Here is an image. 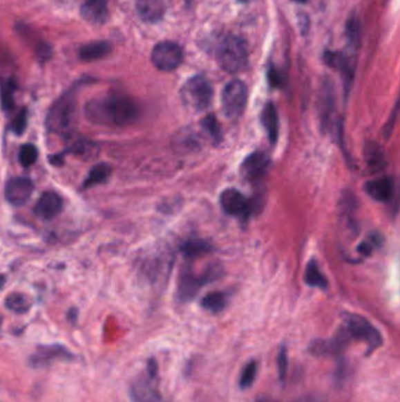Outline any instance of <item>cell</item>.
Masks as SVG:
<instances>
[{"label":"cell","mask_w":400,"mask_h":402,"mask_svg":"<svg viewBox=\"0 0 400 402\" xmlns=\"http://www.w3.org/2000/svg\"><path fill=\"white\" fill-rule=\"evenodd\" d=\"M86 118L95 125L124 127L132 125L140 116V109L124 94H111L91 100L85 107Z\"/></svg>","instance_id":"1"},{"label":"cell","mask_w":400,"mask_h":402,"mask_svg":"<svg viewBox=\"0 0 400 402\" xmlns=\"http://www.w3.org/2000/svg\"><path fill=\"white\" fill-rule=\"evenodd\" d=\"M75 120L77 97L74 92H67L53 104L47 114V129L59 136H66L72 132Z\"/></svg>","instance_id":"2"},{"label":"cell","mask_w":400,"mask_h":402,"mask_svg":"<svg viewBox=\"0 0 400 402\" xmlns=\"http://www.w3.org/2000/svg\"><path fill=\"white\" fill-rule=\"evenodd\" d=\"M342 331L351 341H359L366 345V354H371L383 345V336L365 318L358 314H345Z\"/></svg>","instance_id":"3"},{"label":"cell","mask_w":400,"mask_h":402,"mask_svg":"<svg viewBox=\"0 0 400 402\" xmlns=\"http://www.w3.org/2000/svg\"><path fill=\"white\" fill-rule=\"evenodd\" d=\"M218 60L222 70L228 73H237L248 65V48L241 38L229 35L222 40L218 46Z\"/></svg>","instance_id":"4"},{"label":"cell","mask_w":400,"mask_h":402,"mask_svg":"<svg viewBox=\"0 0 400 402\" xmlns=\"http://www.w3.org/2000/svg\"><path fill=\"white\" fill-rule=\"evenodd\" d=\"M213 87L202 75H196L189 79L181 90L183 105L195 113H200L208 109L213 100Z\"/></svg>","instance_id":"5"},{"label":"cell","mask_w":400,"mask_h":402,"mask_svg":"<svg viewBox=\"0 0 400 402\" xmlns=\"http://www.w3.org/2000/svg\"><path fill=\"white\" fill-rule=\"evenodd\" d=\"M131 398L133 402H167L158 386V363L149 360L147 375L136 379L131 386Z\"/></svg>","instance_id":"6"},{"label":"cell","mask_w":400,"mask_h":402,"mask_svg":"<svg viewBox=\"0 0 400 402\" xmlns=\"http://www.w3.org/2000/svg\"><path fill=\"white\" fill-rule=\"evenodd\" d=\"M248 102V89L241 80L228 82L222 92V109L229 119H237L245 112Z\"/></svg>","instance_id":"7"},{"label":"cell","mask_w":400,"mask_h":402,"mask_svg":"<svg viewBox=\"0 0 400 402\" xmlns=\"http://www.w3.org/2000/svg\"><path fill=\"white\" fill-rule=\"evenodd\" d=\"M171 255L167 250L159 248L144 259L141 271L148 282H164L171 268Z\"/></svg>","instance_id":"8"},{"label":"cell","mask_w":400,"mask_h":402,"mask_svg":"<svg viewBox=\"0 0 400 402\" xmlns=\"http://www.w3.org/2000/svg\"><path fill=\"white\" fill-rule=\"evenodd\" d=\"M183 51L178 44L164 42L154 47L152 52V62L154 66L164 72L176 70L182 64Z\"/></svg>","instance_id":"9"},{"label":"cell","mask_w":400,"mask_h":402,"mask_svg":"<svg viewBox=\"0 0 400 402\" xmlns=\"http://www.w3.org/2000/svg\"><path fill=\"white\" fill-rule=\"evenodd\" d=\"M218 268L213 267L211 270L207 271L206 273L198 277L194 272L189 270L183 271L180 275L179 289H178V295L181 301H191L193 298L196 297L200 289L207 282L214 280L218 277Z\"/></svg>","instance_id":"10"},{"label":"cell","mask_w":400,"mask_h":402,"mask_svg":"<svg viewBox=\"0 0 400 402\" xmlns=\"http://www.w3.org/2000/svg\"><path fill=\"white\" fill-rule=\"evenodd\" d=\"M220 203L222 210L226 212L227 214L243 220L248 219L253 212L251 200L235 188H228L226 191L222 192Z\"/></svg>","instance_id":"11"},{"label":"cell","mask_w":400,"mask_h":402,"mask_svg":"<svg viewBox=\"0 0 400 402\" xmlns=\"http://www.w3.org/2000/svg\"><path fill=\"white\" fill-rule=\"evenodd\" d=\"M35 185L31 179L16 176L8 180L5 186V198L13 206H23L30 200Z\"/></svg>","instance_id":"12"},{"label":"cell","mask_w":400,"mask_h":402,"mask_svg":"<svg viewBox=\"0 0 400 402\" xmlns=\"http://www.w3.org/2000/svg\"><path fill=\"white\" fill-rule=\"evenodd\" d=\"M269 164H270V159L267 153L262 151L251 153L245 158L242 164V174L250 183H258L267 176Z\"/></svg>","instance_id":"13"},{"label":"cell","mask_w":400,"mask_h":402,"mask_svg":"<svg viewBox=\"0 0 400 402\" xmlns=\"http://www.w3.org/2000/svg\"><path fill=\"white\" fill-rule=\"evenodd\" d=\"M350 344L342 329L330 339H317L311 342L309 351L315 356H337L342 354L344 348Z\"/></svg>","instance_id":"14"},{"label":"cell","mask_w":400,"mask_h":402,"mask_svg":"<svg viewBox=\"0 0 400 402\" xmlns=\"http://www.w3.org/2000/svg\"><path fill=\"white\" fill-rule=\"evenodd\" d=\"M62 200L55 192H45L37 201L35 213L43 220H52L61 212Z\"/></svg>","instance_id":"15"},{"label":"cell","mask_w":400,"mask_h":402,"mask_svg":"<svg viewBox=\"0 0 400 402\" xmlns=\"http://www.w3.org/2000/svg\"><path fill=\"white\" fill-rule=\"evenodd\" d=\"M365 192L376 201L388 203L392 199L394 193V181L391 176H381L377 179L370 180L365 185Z\"/></svg>","instance_id":"16"},{"label":"cell","mask_w":400,"mask_h":402,"mask_svg":"<svg viewBox=\"0 0 400 402\" xmlns=\"http://www.w3.org/2000/svg\"><path fill=\"white\" fill-rule=\"evenodd\" d=\"M73 358L68 349L62 346H41L32 356L31 363L35 367L47 366L55 360H70Z\"/></svg>","instance_id":"17"},{"label":"cell","mask_w":400,"mask_h":402,"mask_svg":"<svg viewBox=\"0 0 400 402\" xmlns=\"http://www.w3.org/2000/svg\"><path fill=\"white\" fill-rule=\"evenodd\" d=\"M136 11L147 23H158L166 13V0H136Z\"/></svg>","instance_id":"18"},{"label":"cell","mask_w":400,"mask_h":402,"mask_svg":"<svg viewBox=\"0 0 400 402\" xmlns=\"http://www.w3.org/2000/svg\"><path fill=\"white\" fill-rule=\"evenodd\" d=\"M82 15L91 24L100 25L105 23L108 18L107 0H85L82 4Z\"/></svg>","instance_id":"19"},{"label":"cell","mask_w":400,"mask_h":402,"mask_svg":"<svg viewBox=\"0 0 400 402\" xmlns=\"http://www.w3.org/2000/svg\"><path fill=\"white\" fill-rule=\"evenodd\" d=\"M260 121L265 127L269 140L272 145L276 144L278 139V132H280V120H278V113L276 107L272 102H268L260 114Z\"/></svg>","instance_id":"20"},{"label":"cell","mask_w":400,"mask_h":402,"mask_svg":"<svg viewBox=\"0 0 400 402\" xmlns=\"http://www.w3.org/2000/svg\"><path fill=\"white\" fill-rule=\"evenodd\" d=\"M111 51V45L107 42H94L87 44L80 50V58L86 62H92L104 58Z\"/></svg>","instance_id":"21"},{"label":"cell","mask_w":400,"mask_h":402,"mask_svg":"<svg viewBox=\"0 0 400 402\" xmlns=\"http://www.w3.org/2000/svg\"><path fill=\"white\" fill-rule=\"evenodd\" d=\"M227 304H228V295L223 292H213V293L207 294L201 301L203 309L213 314L221 313L226 309Z\"/></svg>","instance_id":"22"},{"label":"cell","mask_w":400,"mask_h":402,"mask_svg":"<svg viewBox=\"0 0 400 402\" xmlns=\"http://www.w3.org/2000/svg\"><path fill=\"white\" fill-rule=\"evenodd\" d=\"M111 173H112V168L108 164L102 163V164L95 165L88 173V176L86 178L84 186L86 188H90L97 185L104 184L106 180L108 179Z\"/></svg>","instance_id":"23"},{"label":"cell","mask_w":400,"mask_h":402,"mask_svg":"<svg viewBox=\"0 0 400 402\" xmlns=\"http://www.w3.org/2000/svg\"><path fill=\"white\" fill-rule=\"evenodd\" d=\"M305 282L311 287L327 289V277H324V274L322 273V271L319 268L318 264L316 260H311L307 264V271H305Z\"/></svg>","instance_id":"24"},{"label":"cell","mask_w":400,"mask_h":402,"mask_svg":"<svg viewBox=\"0 0 400 402\" xmlns=\"http://www.w3.org/2000/svg\"><path fill=\"white\" fill-rule=\"evenodd\" d=\"M181 250H182L183 255L186 258H198V257L209 253L210 250H211V246L204 240L193 239V240L184 242L182 247H181Z\"/></svg>","instance_id":"25"},{"label":"cell","mask_w":400,"mask_h":402,"mask_svg":"<svg viewBox=\"0 0 400 402\" xmlns=\"http://www.w3.org/2000/svg\"><path fill=\"white\" fill-rule=\"evenodd\" d=\"M5 306L8 311L17 313V314H23L28 312L31 309V300L28 295L23 293H11L5 299Z\"/></svg>","instance_id":"26"},{"label":"cell","mask_w":400,"mask_h":402,"mask_svg":"<svg viewBox=\"0 0 400 402\" xmlns=\"http://www.w3.org/2000/svg\"><path fill=\"white\" fill-rule=\"evenodd\" d=\"M201 127L207 137L209 138L211 143L220 144L222 140V131L218 124V119L213 114L207 116L204 119L201 120Z\"/></svg>","instance_id":"27"},{"label":"cell","mask_w":400,"mask_h":402,"mask_svg":"<svg viewBox=\"0 0 400 402\" xmlns=\"http://www.w3.org/2000/svg\"><path fill=\"white\" fill-rule=\"evenodd\" d=\"M366 161L372 171H379L385 167L384 152L376 144H371L366 149Z\"/></svg>","instance_id":"28"},{"label":"cell","mask_w":400,"mask_h":402,"mask_svg":"<svg viewBox=\"0 0 400 402\" xmlns=\"http://www.w3.org/2000/svg\"><path fill=\"white\" fill-rule=\"evenodd\" d=\"M257 372H258V365L255 360H251L245 365V368L242 369L240 381H238V386L241 390L245 391L253 386V383L256 380Z\"/></svg>","instance_id":"29"},{"label":"cell","mask_w":400,"mask_h":402,"mask_svg":"<svg viewBox=\"0 0 400 402\" xmlns=\"http://www.w3.org/2000/svg\"><path fill=\"white\" fill-rule=\"evenodd\" d=\"M38 154H39L38 149L35 147V145H23L19 151L20 164L23 165V167H31L32 165H35V161L38 159Z\"/></svg>","instance_id":"30"},{"label":"cell","mask_w":400,"mask_h":402,"mask_svg":"<svg viewBox=\"0 0 400 402\" xmlns=\"http://www.w3.org/2000/svg\"><path fill=\"white\" fill-rule=\"evenodd\" d=\"M15 82L12 80L3 82L1 84V90H0V97H1V105L3 109H10L13 106V94H15Z\"/></svg>","instance_id":"31"},{"label":"cell","mask_w":400,"mask_h":402,"mask_svg":"<svg viewBox=\"0 0 400 402\" xmlns=\"http://www.w3.org/2000/svg\"><path fill=\"white\" fill-rule=\"evenodd\" d=\"M287 365H289V359H287V347L280 346L278 354H277V372H278V378L282 385H284L287 380Z\"/></svg>","instance_id":"32"},{"label":"cell","mask_w":400,"mask_h":402,"mask_svg":"<svg viewBox=\"0 0 400 402\" xmlns=\"http://www.w3.org/2000/svg\"><path fill=\"white\" fill-rule=\"evenodd\" d=\"M73 149L77 156H82L84 159H91L97 156V146L88 141H82V143L75 144Z\"/></svg>","instance_id":"33"},{"label":"cell","mask_w":400,"mask_h":402,"mask_svg":"<svg viewBox=\"0 0 400 402\" xmlns=\"http://www.w3.org/2000/svg\"><path fill=\"white\" fill-rule=\"evenodd\" d=\"M26 127H28V112L26 109H23L12 122V131L16 134H21Z\"/></svg>","instance_id":"34"},{"label":"cell","mask_w":400,"mask_h":402,"mask_svg":"<svg viewBox=\"0 0 400 402\" xmlns=\"http://www.w3.org/2000/svg\"><path fill=\"white\" fill-rule=\"evenodd\" d=\"M346 369H347V365H346L344 361L339 363V367H337L336 375H334V378H336L337 381H341V383H343V381L345 380L346 375H347V372H346Z\"/></svg>","instance_id":"35"},{"label":"cell","mask_w":400,"mask_h":402,"mask_svg":"<svg viewBox=\"0 0 400 402\" xmlns=\"http://www.w3.org/2000/svg\"><path fill=\"white\" fill-rule=\"evenodd\" d=\"M292 402H322V400L315 395H304L302 398L296 399Z\"/></svg>","instance_id":"36"},{"label":"cell","mask_w":400,"mask_h":402,"mask_svg":"<svg viewBox=\"0 0 400 402\" xmlns=\"http://www.w3.org/2000/svg\"><path fill=\"white\" fill-rule=\"evenodd\" d=\"M254 402H278L275 399L270 398V396H260L257 398Z\"/></svg>","instance_id":"37"},{"label":"cell","mask_w":400,"mask_h":402,"mask_svg":"<svg viewBox=\"0 0 400 402\" xmlns=\"http://www.w3.org/2000/svg\"><path fill=\"white\" fill-rule=\"evenodd\" d=\"M297 3H307V0H295Z\"/></svg>","instance_id":"38"},{"label":"cell","mask_w":400,"mask_h":402,"mask_svg":"<svg viewBox=\"0 0 400 402\" xmlns=\"http://www.w3.org/2000/svg\"><path fill=\"white\" fill-rule=\"evenodd\" d=\"M241 3H250V1H253V0H240Z\"/></svg>","instance_id":"39"},{"label":"cell","mask_w":400,"mask_h":402,"mask_svg":"<svg viewBox=\"0 0 400 402\" xmlns=\"http://www.w3.org/2000/svg\"><path fill=\"white\" fill-rule=\"evenodd\" d=\"M0 326H1V318H0Z\"/></svg>","instance_id":"40"}]
</instances>
